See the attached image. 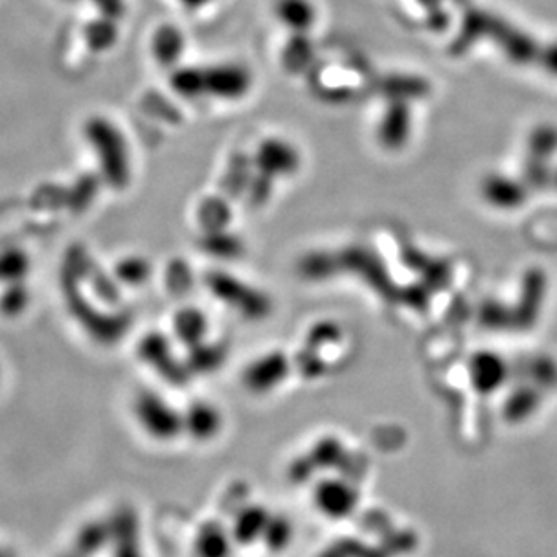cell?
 Instances as JSON below:
<instances>
[{"mask_svg": "<svg viewBox=\"0 0 557 557\" xmlns=\"http://www.w3.org/2000/svg\"><path fill=\"white\" fill-rule=\"evenodd\" d=\"M85 137L95 152L103 180L112 188L122 189L131 183V152L123 132L109 117L95 116L85 123Z\"/></svg>", "mask_w": 557, "mask_h": 557, "instance_id": "obj_1", "label": "cell"}, {"mask_svg": "<svg viewBox=\"0 0 557 557\" xmlns=\"http://www.w3.org/2000/svg\"><path fill=\"white\" fill-rule=\"evenodd\" d=\"M206 96L221 101H238L252 89V74L240 63H216L205 67Z\"/></svg>", "mask_w": 557, "mask_h": 557, "instance_id": "obj_2", "label": "cell"}, {"mask_svg": "<svg viewBox=\"0 0 557 557\" xmlns=\"http://www.w3.org/2000/svg\"><path fill=\"white\" fill-rule=\"evenodd\" d=\"M258 170L260 174L269 180L276 177H290L295 175L301 166V156L296 150L295 145H290L280 137H269L257 148Z\"/></svg>", "mask_w": 557, "mask_h": 557, "instance_id": "obj_3", "label": "cell"}, {"mask_svg": "<svg viewBox=\"0 0 557 557\" xmlns=\"http://www.w3.org/2000/svg\"><path fill=\"white\" fill-rule=\"evenodd\" d=\"M480 194L485 202L498 210H515L525 205L529 185L523 180H515L504 174H487L480 185Z\"/></svg>", "mask_w": 557, "mask_h": 557, "instance_id": "obj_4", "label": "cell"}, {"mask_svg": "<svg viewBox=\"0 0 557 557\" xmlns=\"http://www.w3.org/2000/svg\"><path fill=\"white\" fill-rule=\"evenodd\" d=\"M411 134V111L408 101L394 98L386 107L379 122L377 139L388 150H399L405 147Z\"/></svg>", "mask_w": 557, "mask_h": 557, "instance_id": "obj_5", "label": "cell"}, {"mask_svg": "<svg viewBox=\"0 0 557 557\" xmlns=\"http://www.w3.org/2000/svg\"><path fill=\"white\" fill-rule=\"evenodd\" d=\"M469 377H471L473 388L480 389L484 394H495L496 389L502 388V384H505L509 377V367L498 354H476L469 364Z\"/></svg>", "mask_w": 557, "mask_h": 557, "instance_id": "obj_6", "label": "cell"}, {"mask_svg": "<svg viewBox=\"0 0 557 557\" xmlns=\"http://www.w3.org/2000/svg\"><path fill=\"white\" fill-rule=\"evenodd\" d=\"M274 15L290 33L307 35L318 21V10L312 0H276Z\"/></svg>", "mask_w": 557, "mask_h": 557, "instance_id": "obj_7", "label": "cell"}, {"mask_svg": "<svg viewBox=\"0 0 557 557\" xmlns=\"http://www.w3.org/2000/svg\"><path fill=\"white\" fill-rule=\"evenodd\" d=\"M150 49H152L153 59L158 60L161 65L174 67L185 53V35L174 24H164L153 33Z\"/></svg>", "mask_w": 557, "mask_h": 557, "instance_id": "obj_8", "label": "cell"}, {"mask_svg": "<svg viewBox=\"0 0 557 557\" xmlns=\"http://www.w3.org/2000/svg\"><path fill=\"white\" fill-rule=\"evenodd\" d=\"M170 89L185 100L205 98V67L186 65V67L174 69L170 74Z\"/></svg>", "mask_w": 557, "mask_h": 557, "instance_id": "obj_9", "label": "cell"}, {"mask_svg": "<svg viewBox=\"0 0 557 557\" xmlns=\"http://www.w3.org/2000/svg\"><path fill=\"white\" fill-rule=\"evenodd\" d=\"M312 59H314V48H312L309 37L293 33V38L282 51V63H284L285 71L300 74L301 71L309 67Z\"/></svg>", "mask_w": 557, "mask_h": 557, "instance_id": "obj_10", "label": "cell"}, {"mask_svg": "<svg viewBox=\"0 0 557 557\" xmlns=\"http://www.w3.org/2000/svg\"><path fill=\"white\" fill-rule=\"evenodd\" d=\"M85 40L89 44L92 51H109L117 40V24L112 18L101 16L98 21L90 22L87 32H85Z\"/></svg>", "mask_w": 557, "mask_h": 557, "instance_id": "obj_11", "label": "cell"}, {"mask_svg": "<svg viewBox=\"0 0 557 557\" xmlns=\"http://www.w3.org/2000/svg\"><path fill=\"white\" fill-rule=\"evenodd\" d=\"M529 158L548 161L557 150V128L553 125H542L534 128L527 141Z\"/></svg>", "mask_w": 557, "mask_h": 557, "instance_id": "obj_12", "label": "cell"}, {"mask_svg": "<svg viewBox=\"0 0 557 557\" xmlns=\"http://www.w3.org/2000/svg\"><path fill=\"white\" fill-rule=\"evenodd\" d=\"M100 10L101 16L117 21L125 15V0H90Z\"/></svg>", "mask_w": 557, "mask_h": 557, "instance_id": "obj_13", "label": "cell"}, {"mask_svg": "<svg viewBox=\"0 0 557 557\" xmlns=\"http://www.w3.org/2000/svg\"><path fill=\"white\" fill-rule=\"evenodd\" d=\"M537 63L542 65L545 73L553 74L557 78V42L548 44L540 51Z\"/></svg>", "mask_w": 557, "mask_h": 557, "instance_id": "obj_14", "label": "cell"}, {"mask_svg": "<svg viewBox=\"0 0 557 557\" xmlns=\"http://www.w3.org/2000/svg\"><path fill=\"white\" fill-rule=\"evenodd\" d=\"M181 5H185L188 10H200V8H205V5L210 4L213 0H177Z\"/></svg>", "mask_w": 557, "mask_h": 557, "instance_id": "obj_15", "label": "cell"}, {"mask_svg": "<svg viewBox=\"0 0 557 557\" xmlns=\"http://www.w3.org/2000/svg\"><path fill=\"white\" fill-rule=\"evenodd\" d=\"M553 185H556V188H557V170H554Z\"/></svg>", "mask_w": 557, "mask_h": 557, "instance_id": "obj_16", "label": "cell"}, {"mask_svg": "<svg viewBox=\"0 0 557 557\" xmlns=\"http://www.w3.org/2000/svg\"><path fill=\"white\" fill-rule=\"evenodd\" d=\"M63 2H76V0H63Z\"/></svg>", "mask_w": 557, "mask_h": 557, "instance_id": "obj_17", "label": "cell"}]
</instances>
